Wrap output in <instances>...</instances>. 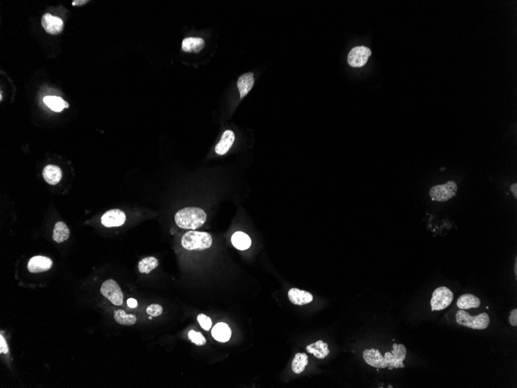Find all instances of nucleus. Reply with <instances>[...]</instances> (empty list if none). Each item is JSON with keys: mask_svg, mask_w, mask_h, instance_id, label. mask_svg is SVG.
<instances>
[{"mask_svg": "<svg viewBox=\"0 0 517 388\" xmlns=\"http://www.w3.org/2000/svg\"><path fill=\"white\" fill-rule=\"evenodd\" d=\"M44 102L51 110L55 112H60L65 108H68L67 102L61 99L60 97L46 96L44 99Z\"/></svg>", "mask_w": 517, "mask_h": 388, "instance_id": "23", "label": "nucleus"}, {"mask_svg": "<svg viewBox=\"0 0 517 388\" xmlns=\"http://www.w3.org/2000/svg\"><path fill=\"white\" fill-rule=\"evenodd\" d=\"M510 189H511V191H512V192H513V194H514V196H515V197L517 198V184H516V183H515V184H513V185L511 186V188H510Z\"/></svg>", "mask_w": 517, "mask_h": 388, "instance_id": "33", "label": "nucleus"}, {"mask_svg": "<svg viewBox=\"0 0 517 388\" xmlns=\"http://www.w3.org/2000/svg\"><path fill=\"white\" fill-rule=\"evenodd\" d=\"M481 305V300L472 294H464L458 299V308L461 310L477 308Z\"/></svg>", "mask_w": 517, "mask_h": 388, "instance_id": "17", "label": "nucleus"}, {"mask_svg": "<svg viewBox=\"0 0 517 388\" xmlns=\"http://www.w3.org/2000/svg\"><path fill=\"white\" fill-rule=\"evenodd\" d=\"M114 319L117 323L122 326H132L137 322V317L131 314H126L123 310H116L114 312Z\"/></svg>", "mask_w": 517, "mask_h": 388, "instance_id": "26", "label": "nucleus"}, {"mask_svg": "<svg viewBox=\"0 0 517 388\" xmlns=\"http://www.w3.org/2000/svg\"><path fill=\"white\" fill-rule=\"evenodd\" d=\"M307 350L309 354H313L315 358L320 359H324L329 354L328 343H324L321 340H318L315 342V343L308 345L307 346Z\"/></svg>", "mask_w": 517, "mask_h": 388, "instance_id": "20", "label": "nucleus"}, {"mask_svg": "<svg viewBox=\"0 0 517 388\" xmlns=\"http://www.w3.org/2000/svg\"><path fill=\"white\" fill-rule=\"evenodd\" d=\"M126 219V215L123 211L119 209H112L102 215L101 222L106 227H118L122 226Z\"/></svg>", "mask_w": 517, "mask_h": 388, "instance_id": "9", "label": "nucleus"}, {"mask_svg": "<svg viewBox=\"0 0 517 388\" xmlns=\"http://www.w3.org/2000/svg\"><path fill=\"white\" fill-rule=\"evenodd\" d=\"M231 243L239 250H246L251 246V239L242 232H236L231 237Z\"/></svg>", "mask_w": 517, "mask_h": 388, "instance_id": "21", "label": "nucleus"}, {"mask_svg": "<svg viewBox=\"0 0 517 388\" xmlns=\"http://www.w3.org/2000/svg\"><path fill=\"white\" fill-rule=\"evenodd\" d=\"M509 321H510V325L512 327H517V309L512 310L511 313H510V318H509Z\"/></svg>", "mask_w": 517, "mask_h": 388, "instance_id": "31", "label": "nucleus"}, {"mask_svg": "<svg viewBox=\"0 0 517 388\" xmlns=\"http://www.w3.org/2000/svg\"><path fill=\"white\" fill-rule=\"evenodd\" d=\"M308 364V358L306 354H297L292 361V370L296 374H300L304 371Z\"/></svg>", "mask_w": 517, "mask_h": 388, "instance_id": "24", "label": "nucleus"}, {"mask_svg": "<svg viewBox=\"0 0 517 388\" xmlns=\"http://www.w3.org/2000/svg\"><path fill=\"white\" fill-rule=\"evenodd\" d=\"M457 191V184L453 180H450L445 184L432 187L430 190V196L432 201L443 203L453 198Z\"/></svg>", "mask_w": 517, "mask_h": 388, "instance_id": "5", "label": "nucleus"}, {"mask_svg": "<svg viewBox=\"0 0 517 388\" xmlns=\"http://www.w3.org/2000/svg\"><path fill=\"white\" fill-rule=\"evenodd\" d=\"M127 304L129 308H135L137 307V301L134 298H129L127 300Z\"/></svg>", "mask_w": 517, "mask_h": 388, "instance_id": "32", "label": "nucleus"}, {"mask_svg": "<svg viewBox=\"0 0 517 388\" xmlns=\"http://www.w3.org/2000/svg\"><path fill=\"white\" fill-rule=\"evenodd\" d=\"M289 301L296 305H304L313 301V296L310 292L297 288H291L288 292Z\"/></svg>", "mask_w": 517, "mask_h": 388, "instance_id": "13", "label": "nucleus"}, {"mask_svg": "<svg viewBox=\"0 0 517 388\" xmlns=\"http://www.w3.org/2000/svg\"><path fill=\"white\" fill-rule=\"evenodd\" d=\"M188 338L192 343L197 345V346H204L206 343L205 338L203 336L201 332H195L194 330H191L188 332Z\"/></svg>", "mask_w": 517, "mask_h": 388, "instance_id": "27", "label": "nucleus"}, {"mask_svg": "<svg viewBox=\"0 0 517 388\" xmlns=\"http://www.w3.org/2000/svg\"><path fill=\"white\" fill-rule=\"evenodd\" d=\"M146 312L148 315L150 316H153V317H157L160 316L163 312V308L161 305L157 304H151L146 308Z\"/></svg>", "mask_w": 517, "mask_h": 388, "instance_id": "29", "label": "nucleus"}, {"mask_svg": "<svg viewBox=\"0 0 517 388\" xmlns=\"http://www.w3.org/2000/svg\"><path fill=\"white\" fill-rule=\"evenodd\" d=\"M515 272H516V274H517V262H516V264H515Z\"/></svg>", "mask_w": 517, "mask_h": 388, "instance_id": "34", "label": "nucleus"}, {"mask_svg": "<svg viewBox=\"0 0 517 388\" xmlns=\"http://www.w3.org/2000/svg\"><path fill=\"white\" fill-rule=\"evenodd\" d=\"M198 321H199V324H200L201 327L203 329L208 331L211 328L212 322H211V319L208 317L207 315H204V314H200V315H198Z\"/></svg>", "mask_w": 517, "mask_h": 388, "instance_id": "28", "label": "nucleus"}, {"mask_svg": "<svg viewBox=\"0 0 517 388\" xmlns=\"http://www.w3.org/2000/svg\"><path fill=\"white\" fill-rule=\"evenodd\" d=\"M204 47V40L200 37H188L184 39L182 49L188 53H199Z\"/></svg>", "mask_w": 517, "mask_h": 388, "instance_id": "19", "label": "nucleus"}, {"mask_svg": "<svg viewBox=\"0 0 517 388\" xmlns=\"http://www.w3.org/2000/svg\"><path fill=\"white\" fill-rule=\"evenodd\" d=\"M454 300L452 291L447 287H440L433 291L431 300L432 311H441L448 308Z\"/></svg>", "mask_w": 517, "mask_h": 388, "instance_id": "4", "label": "nucleus"}, {"mask_svg": "<svg viewBox=\"0 0 517 388\" xmlns=\"http://www.w3.org/2000/svg\"><path fill=\"white\" fill-rule=\"evenodd\" d=\"M8 352H9V348H8L7 343L3 336L1 335L0 336V353L6 354H8Z\"/></svg>", "mask_w": 517, "mask_h": 388, "instance_id": "30", "label": "nucleus"}, {"mask_svg": "<svg viewBox=\"0 0 517 388\" xmlns=\"http://www.w3.org/2000/svg\"><path fill=\"white\" fill-rule=\"evenodd\" d=\"M211 334L215 340L221 343H226L231 338V331L228 325L220 323L215 325V327L212 328Z\"/></svg>", "mask_w": 517, "mask_h": 388, "instance_id": "16", "label": "nucleus"}, {"mask_svg": "<svg viewBox=\"0 0 517 388\" xmlns=\"http://www.w3.org/2000/svg\"><path fill=\"white\" fill-rule=\"evenodd\" d=\"M212 238L208 233L190 231L181 239V245L188 250H203L211 247Z\"/></svg>", "mask_w": 517, "mask_h": 388, "instance_id": "2", "label": "nucleus"}, {"mask_svg": "<svg viewBox=\"0 0 517 388\" xmlns=\"http://www.w3.org/2000/svg\"><path fill=\"white\" fill-rule=\"evenodd\" d=\"M456 323L472 329L484 330L489 326L490 319L487 313L472 316L464 310L460 309L456 313Z\"/></svg>", "mask_w": 517, "mask_h": 388, "instance_id": "3", "label": "nucleus"}, {"mask_svg": "<svg viewBox=\"0 0 517 388\" xmlns=\"http://www.w3.org/2000/svg\"><path fill=\"white\" fill-rule=\"evenodd\" d=\"M206 219L205 211L195 207L182 209L177 211L174 216L176 224L185 230H196L204 224Z\"/></svg>", "mask_w": 517, "mask_h": 388, "instance_id": "1", "label": "nucleus"}, {"mask_svg": "<svg viewBox=\"0 0 517 388\" xmlns=\"http://www.w3.org/2000/svg\"><path fill=\"white\" fill-rule=\"evenodd\" d=\"M393 350L385 354V360L390 370L394 368H403V361L406 356V348L402 344L394 343Z\"/></svg>", "mask_w": 517, "mask_h": 388, "instance_id": "7", "label": "nucleus"}, {"mask_svg": "<svg viewBox=\"0 0 517 388\" xmlns=\"http://www.w3.org/2000/svg\"><path fill=\"white\" fill-rule=\"evenodd\" d=\"M43 177L46 182L51 185L58 184L62 178L61 170L59 167L50 164L44 168L43 171Z\"/></svg>", "mask_w": 517, "mask_h": 388, "instance_id": "15", "label": "nucleus"}, {"mask_svg": "<svg viewBox=\"0 0 517 388\" xmlns=\"http://www.w3.org/2000/svg\"><path fill=\"white\" fill-rule=\"evenodd\" d=\"M234 141H235V134L231 130H226L215 147V153L219 155H225L228 153Z\"/></svg>", "mask_w": 517, "mask_h": 388, "instance_id": "14", "label": "nucleus"}, {"mask_svg": "<svg viewBox=\"0 0 517 388\" xmlns=\"http://www.w3.org/2000/svg\"><path fill=\"white\" fill-rule=\"evenodd\" d=\"M70 232L68 226L64 222H57L55 226L53 232V239L56 242H64L69 238Z\"/></svg>", "mask_w": 517, "mask_h": 388, "instance_id": "22", "label": "nucleus"}, {"mask_svg": "<svg viewBox=\"0 0 517 388\" xmlns=\"http://www.w3.org/2000/svg\"><path fill=\"white\" fill-rule=\"evenodd\" d=\"M53 266V262L51 259L43 256H36L32 257L28 263V270L31 273H41L50 270Z\"/></svg>", "mask_w": 517, "mask_h": 388, "instance_id": "11", "label": "nucleus"}, {"mask_svg": "<svg viewBox=\"0 0 517 388\" xmlns=\"http://www.w3.org/2000/svg\"><path fill=\"white\" fill-rule=\"evenodd\" d=\"M101 294L110 300L114 305L119 306L123 302V295L116 281L114 280H107L102 284L100 289Z\"/></svg>", "mask_w": 517, "mask_h": 388, "instance_id": "6", "label": "nucleus"}, {"mask_svg": "<svg viewBox=\"0 0 517 388\" xmlns=\"http://www.w3.org/2000/svg\"><path fill=\"white\" fill-rule=\"evenodd\" d=\"M363 358L367 364L375 368L384 369L388 367L385 358L378 350L371 349L365 350L363 352Z\"/></svg>", "mask_w": 517, "mask_h": 388, "instance_id": "12", "label": "nucleus"}, {"mask_svg": "<svg viewBox=\"0 0 517 388\" xmlns=\"http://www.w3.org/2000/svg\"><path fill=\"white\" fill-rule=\"evenodd\" d=\"M372 55L370 48L365 46H359L352 48L348 55V63L353 68L363 67L368 61Z\"/></svg>", "mask_w": 517, "mask_h": 388, "instance_id": "8", "label": "nucleus"}, {"mask_svg": "<svg viewBox=\"0 0 517 388\" xmlns=\"http://www.w3.org/2000/svg\"><path fill=\"white\" fill-rule=\"evenodd\" d=\"M159 261L153 257H145L139 263L138 268L142 273H149L158 267Z\"/></svg>", "mask_w": 517, "mask_h": 388, "instance_id": "25", "label": "nucleus"}, {"mask_svg": "<svg viewBox=\"0 0 517 388\" xmlns=\"http://www.w3.org/2000/svg\"><path fill=\"white\" fill-rule=\"evenodd\" d=\"M43 28L50 34H57L60 33L64 28V22L61 19L54 17L50 13H46L41 19Z\"/></svg>", "mask_w": 517, "mask_h": 388, "instance_id": "10", "label": "nucleus"}, {"mask_svg": "<svg viewBox=\"0 0 517 388\" xmlns=\"http://www.w3.org/2000/svg\"><path fill=\"white\" fill-rule=\"evenodd\" d=\"M254 85V77L251 72L243 74L239 77L237 82V87L242 98L247 95Z\"/></svg>", "mask_w": 517, "mask_h": 388, "instance_id": "18", "label": "nucleus"}]
</instances>
